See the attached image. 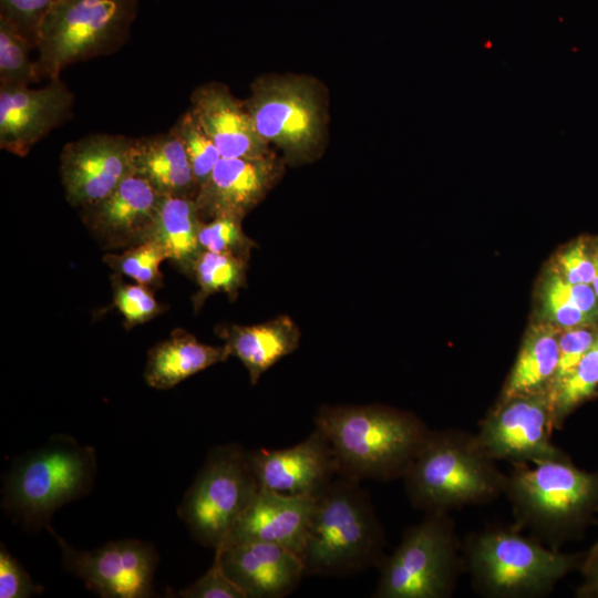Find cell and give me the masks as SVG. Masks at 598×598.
I'll return each instance as SVG.
<instances>
[{"instance_id": "31", "label": "cell", "mask_w": 598, "mask_h": 598, "mask_svg": "<svg viewBox=\"0 0 598 598\" xmlns=\"http://www.w3.org/2000/svg\"><path fill=\"white\" fill-rule=\"evenodd\" d=\"M202 250L231 254L249 259L255 241L243 230V219L218 216L203 221L198 233Z\"/></svg>"}, {"instance_id": "20", "label": "cell", "mask_w": 598, "mask_h": 598, "mask_svg": "<svg viewBox=\"0 0 598 598\" xmlns=\"http://www.w3.org/2000/svg\"><path fill=\"white\" fill-rule=\"evenodd\" d=\"M190 101V110L221 157L256 158L272 154L243 101L234 97L227 85L218 82L198 85Z\"/></svg>"}, {"instance_id": "36", "label": "cell", "mask_w": 598, "mask_h": 598, "mask_svg": "<svg viewBox=\"0 0 598 598\" xmlns=\"http://www.w3.org/2000/svg\"><path fill=\"white\" fill-rule=\"evenodd\" d=\"M545 308L556 323L566 328L587 323L591 319L574 302L566 289V280L559 276L551 277L547 283Z\"/></svg>"}, {"instance_id": "38", "label": "cell", "mask_w": 598, "mask_h": 598, "mask_svg": "<svg viewBox=\"0 0 598 598\" xmlns=\"http://www.w3.org/2000/svg\"><path fill=\"white\" fill-rule=\"evenodd\" d=\"M559 264L565 280L571 283H592L596 275L595 261L589 259L584 245H575L563 252Z\"/></svg>"}, {"instance_id": "27", "label": "cell", "mask_w": 598, "mask_h": 598, "mask_svg": "<svg viewBox=\"0 0 598 598\" xmlns=\"http://www.w3.org/2000/svg\"><path fill=\"white\" fill-rule=\"evenodd\" d=\"M598 389V347L595 344L566 377L548 391L554 411L555 429L568 414Z\"/></svg>"}, {"instance_id": "18", "label": "cell", "mask_w": 598, "mask_h": 598, "mask_svg": "<svg viewBox=\"0 0 598 598\" xmlns=\"http://www.w3.org/2000/svg\"><path fill=\"white\" fill-rule=\"evenodd\" d=\"M316 498L290 496L260 486L223 547L259 542L279 545L300 555L308 535Z\"/></svg>"}, {"instance_id": "1", "label": "cell", "mask_w": 598, "mask_h": 598, "mask_svg": "<svg viewBox=\"0 0 598 598\" xmlns=\"http://www.w3.org/2000/svg\"><path fill=\"white\" fill-rule=\"evenodd\" d=\"M315 424L327 436L339 475L402 478L431 430L411 412L381 404L322 405Z\"/></svg>"}, {"instance_id": "28", "label": "cell", "mask_w": 598, "mask_h": 598, "mask_svg": "<svg viewBox=\"0 0 598 598\" xmlns=\"http://www.w3.org/2000/svg\"><path fill=\"white\" fill-rule=\"evenodd\" d=\"M35 49L12 23L0 18V84L29 86L41 79L30 51Z\"/></svg>"}, {"instance_id": "16", "label": "cell", "mask_w": 598, "mask_h": 598, "mask_svg": "<svg viewBox=\"0 0 598 598\" xmlns=\"http://www.w3.org/2000/svg\"><path fill=\"white\" fill-rule=\"evenodd\" d=\"M247 457L260 486L290 496L318 497L339 475L332 447L317 426L291 447L247 451Z\"/></svg>"}, {"instance_id": "9", "label": "cell", "mask_w": 598, "mask_h": 598, "mask_svg": "<svg viewBox=\"0 0 598 598\" xmlns=\"http://www.w3.org/2000/svg\"><path fill=\"white\" fill-rule=\"evenodd\" d=\"M259 489L247 450L237 443L216 445L186 491L177 515L195 542L215 550L223 547Z\"/></svg>"}, {"instance_id": "25", "label": "cell", "mask_w": 598, "mask_h": 598, "mask_svg": "<svg viewBox=\"0 0 598 598\" xmlns=\"http://www.w3.org/2000/svg\"><path fill=\"white\" fill-rule=\"evenodd\" d=\"M559 344L555 332L540 329L527 337L513 365L503 398L548 392L558 367Z\"/></svg>"}, {"instance_id": "4", "label": "cell", "mask_w": 598, "mask_h": 598, "mask_svg": "<svg viewBox=\"0 0 598 598\" xmlns=\"http://www.w3.org/2000/svg\"><path fill=\"white\" fill-rule=\"evenodd\" d=\"M385 536L360 481L338 475L316 498L299 555L306 576H348L379 566Z\"/></svg>"}, {"instance_id": "26", "label": "cell", "mask_w": 598, "mask_h": 598, "mask_svg": "<svg viewBox=\"0 0 598 598\" xmlns=\"http://www.w3.org/2000/svg\"><path fill=\"white\" fill-rule=\"evenodd\" d=\"M247 261L231 254L202 250L193 267L192 277L198 285V291L192 302L198 311L206 299L217 292L236 299L239 289L246 286Z\"/></svg>"}, {"instance_id": "37", "label": "cell", "mask_w": 598, "mask_h": 598, "mask_svg": "<svg viewBox=\"0 0 598 598\" xmlns=\"http://www.w3.org/2000/svg\"><path fill=\"white\" fill-rule=\"evenodd\" d=\"M595 342L596 337L591 331L567 328L558 339L559 360L551 386L574 370L585 354L595 346Z\"/></svg>"}, {"instance_id": "6", "label": "cell", "mask_w": 598, "mask_h": 598, "mask_svg": "<svg viewBox=\"0 0 598 598\" xmlns=\"http://www.w3.org/2000/svg\"><path fill=\"white\" fill-rule=\"evenodd\" d=\"M522 528L493 526L463 542L465 571L474 590L486 598H540L571 570L582 555L565 554Z\"/></svg>"}, {"instance_id": "35", "label": "cell", "mask_w": 598, "mask_h": 598, "mask_svg": "<svg viewBox=\"0 0 598 598\" xmlns=\"http://www.w3.org/2000/svg\"><path fill=\"white\" fill-rule=\"evenodd\" d=\"M43 587L34 582L24 567L3 543L0 544V598H29L41 595Z\"/></svg>"}, {"instance_id": "23", "label": "cell", "mask_w": 598, "mask_h": 598, "mask_svg": "<svg viewBox=\"0 0 598 598\" xmlns=\"http://www.w3.org/2000/svg\"><path fill=\"white\" fill-rule=\"evenodd\" d=\"M229 357L225 344H206L186 330L175 329L167 339L148 350L144 380L153 389L168 390Z\"/></svg>"}, {"instance_id": "41", "label": "cell", "mask_w": 598, "mask_h": 598, "mask_svg": "<svg viewBox=\"0 0 598 598\" xmlns=\"http://www.w3.org/2000/svg\"><path fill=\"white\" fill-rule=\"evenodd\" d=\"M595 344L598 347V336L596 337V342Z\"/></svg>"}, {"instance_id": "30", "label": "cell", "mask_w": 598, "mask_h": 598, "mask_svg": "<svg viewBox=\"0 0 598 598\" xmlns=\"http://www.w3.org/2000/svg\"><path fill=\"white\" fill-rule=\"evenodd\" d=\"M166 259L165 251L154 240H147L121 252H110L103 257V261L114 272L127 276L151 289L163 286L159 266Z\"/></svg>"}, {"instance_id": "21", "label": "cell", "mask_w": 598, "mask_h": 598, "mask_svg": "<svg viewBox=\"0 0 598 598\" xmlns=\"http://www.w3.org/2000/svg\"><path fill=\"white\" fill-rule=\"evenodd\" d=\"M230 355L236 357L248 371L255 385L260 377L299 346L300 331L288 316L258 324H225L216 328Z\"/></svg>"}, {"instance_id": "33", "label": "cell", "mask_w": 598, "mask_h": 598, "mask_svg": "<svg viewBox=\"0 0 598 598\" xmlns=\"http://www.w3.org/2000/svg\"><path fill=\"white\" fill-rule=\"evenodd\" d=\"M175 596L181 598H246L241 589L225 573L217 549L207 571L193 584L178 590Z\"/></svg>"}, {"instance_id": "7", "label": "cell", "mask_w": 598, "mask_h": 598, "mask_svg": "<svg viewBox=\"0 0 598 598\" xmlns=\"http://www.w3.org/2000/svg\"><path fill=\"white\" fill-rule=\"evenodd\" d=\"M138 0H60L37 37L40 79H56L69 65L120 50L128 40Z\"/></svg>"}, {"instance_id": "34", "label": "cell", "mask_w": 598, "mask_h": 598, "mask_svg": "<svg viewBox=\"0 0 598 598\" xmlns=\"http://www.w3.org/2000/svg\"><path fill=\"white\" fill-rule=\"evenodd\" d=\"M60 0H0V18L12 23L37 47L39 27Z\"/></svg>"}, {"instance_id": "14", "label": "cell", "mask_w": 598, "mask_h": 598, "mask_svg": "<svg viewBox=\"0 0 598 598\" xmlns=\"http://www.w3.org/2000/svg\"><path fill=\"white\" fill-rule=\"evenodd\" d=\"M74 94L60 79L40 89L0 84V148L24 157L72 115Z\"/></svg>"}, {"instance_id": "22", "label": "cell", "mask_w": 598, "mask_h": 598, "mask_svg": "<svg viewBox=\"0 0 598 598\" xmlns=\"http://www.w3.org/2000/svg\"><path fill=\"white\" fill-rule=\"evenodd\" d=\"M132 174L146 179L163 196L195 199L198 192L183 144L171 130L133 137Z\"/></svg>"}, {"instance_id": "40", "label": "cell", "mask_w": 598, "mask_h": 598, "mask_svg": "<svg viewBox=\"0 0 598 598\" xmlns=\"http://www.w3.org/2000/svg\"><path fill=\"white\" fill-rule=\"evenodd\" d=\"M595 268H596V275H595V279L592 281V288L596 292V296L598 298V255H597V258L595 260Z\"/></svg>"}, {"instance_id": "17", "label": "cell", "mask_w": 598, "mask_h": 598, "mask_svg": "<svg viewBox=\"0 0 598 598\" xmlns=\"http://www.w3.org/2000/svg\"><path fill=\"white\" fill-rule=\"evenodd\" d=\"M282 162L274 154L264 157H221L207 183L195 197L199 217L208 221L218 216L244 219L278 181Z\"/></svg>"}, {"instance_id": "12", "label": "cell", "mask_w": 598, "mask_h": 598, "mask_svg": "<svg viewBox=\"0 0 598 598\" xmlns=\"http://www.w3.org/2000/svg\"><path fill=\"white\" fill-rule=\"evenodd\" d=\"M554 429L548 392L516 394L502 398L480 423L476 437L496 462L532 464L566 455L551 441Z\"/></svg>"}, {"instance_id": "2", "label": "cell", "mask_w": 598, "mask_h": 598, "mask_svg": "<svg viewBox=\"0 0 598 598\" xmlns=\"http://www.w3.org/2000/svg\"><path fill=\"white\" fill-rule=\"evenodd\" d=\"M512 466L505 495L515 525L543 544L559 549L598 513V471L581 470L567 455Z\"/></svg>"}, {"instance_id": "10", "label": "cell", "mask_w": 598, "mask_h": 598, "mask_svg": "<svg viewBox=\"0 0 598 598\" xmlns=\"http://www.w3.org/2000/svg\"><path fill=\"white\" fill-rule=\"evenodd\" d=\"M243 101L262 140L291 164L316 155L323 137V109L316 85L305 76H261Z\"/></svg>"}, {"instance_id": "8", "label": "cell", "mask_w": 598, "mask_h": 598, "mask_svg": "<svg viewBox=\"0 0 598 598\" xmlns=\"http://www.w3.org/2000/svg\"><path fill=\"white\" fill-rule=\"evenodd\" d=\"M373 598H448L465 571L463 542L447 512H426L379 564Z\"/></svg>"}, {"instance_id": "19", "label": "cell", "mask_w": 598, "mask_h": 598, "mask_svg": "<svg viewBox=\"0 0 598 598\" xmlns=\"http://www.w3.org/2000/svg\"><path fill=\"white\" fill-rule=\"evenodd\" d=\"M217 550L225 573L246 598H282L306 576L299 555L279 545L252 542Z\"/></svg>"}, {"instance_id": "13", "label": "cell", "mask_w": 598, "mask_h": 598, "mask_svg": "<svg viewBox=\"0 0 598 598\" xmlns=\"http://www.w3.org/2000/svg\"><path fill=\"white\" fill-rule=\"evenodd\" d=\"M133 137L93 133L66 143L59 172L65 199L81 208L109 195L132 174Z\"/></svg>"}, {"instance_id": "11", "label": "cell", "mask_w": 598, "mask_h": 598, "mask_svg": "<svg viewBox=\"0 0 598 598\" xmlns=\"http://www.w3.org/2000/svg\"><path fill=\"white\" fill-rule=\"evenodd\" d=\"M61 548L62 564L69 574L102 598L157 597L154 576L158 563L155 547L134 538L107 542L91 550L71 546L49 525Z\"/></svg>"}, {"instance_id": "24", "label": "cell", "mask_w": 598, "mask_h": 598, "mask_svg": "<svg viewBox=\"0 0 598 598\" xmlns=\"http://www.w3.org/2000/svg\"><path fill=\"white\" fill-rule=\"evenodd\" d=\"M202 223L195 199L164 196L150 238L163 248L168 260L190 277L202 251L198 241Z\"/></svg>"}, {"instance_id": "29", "label": "cell", "mask_w": 598, "mask_h": 598, "mask_svg": "<svg viewBox=\"0 0 598 598\" xmlns=\"http://www.w3.org/2000/svg\"><path fill=\"white\" fill-rule=\"evenodd\" d=\"M169 130L182 142L199 189L221 158L220 153L190 109Z\"/></svg>"}, {"instance_id": "15", "label": "cell", "mask_w": 598, "mask_h": 598, "mask_svg": "<svg viewBox=\"0 0 598 598\" xmlns=\"http://www.w3.org/2000/svg\"><path fill=\"white\" fill-rule=\"evenodd\" d=\"M163 197L146 179L131 174L109 195L81 207L80 214L102 248L124 250L150 240Z\"/></svg>"}, {"instance_id": "5", "label": "cell", "mask_w": 598, "mask_h": 598, "mask_svg": "<svg viewBox=\"0 0 598 598\" xmlns=\"http://www.w3.org/2000/svg\"><path fill=\"white\" fill-rule=\"evenodd\" d=\"M96 473L93 446L53 434L12 462L3 478L1 507L27 529L47 528L60 507L92 492Z\"/></svg>"}, {"instance_id": "39", "label": "cell", "mask_w": 598, "mask_h": 598, "mask_svg": "<svg viewBox=\"0 0 598 598\" xmlns=\"http://www.w3.org/2000/svg\"><path fill=\"white\" fill-rule=\"evenodd\" d=\"M579 568L582 580L576 591V596L581 598H598V539L582 555Z\"/></svg>"}, {"instance_id": "32", "label": "cell", "mask_w": 598, "mask_h": 598, "mask_svg": "<svg viewBox=\"0 0 598 598\" xmlns=\"http://www.w3.org/2000/svg\"><path fill=\"white\" fill-rule=\"evenodd\" d=\"M112 288L113 305L123 316L126 329L145 323L165 310L150 287L124 283L118 274L112 277Z\"/></svg>"}, {"instance_id": "3", "label": "cell", "mask_w": 598, "mask_h": 598, "mask_svg": "<svg viewBox=\"0 0 598 598\" xmlns=\"http://www.w3.org/2000/svg\"><path fill=\"white\" fill-rule=\"evenodd\" d=\"M402 478L411 505L424 513L487 504L507 483L476 434L457 429L431 430Z\"/></svg>"}]
</instances>
